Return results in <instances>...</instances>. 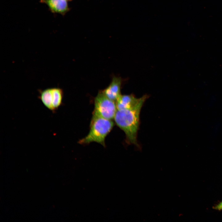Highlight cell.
<instances>
[{
	"label": "cell",
	"instance_id": "cell-1",
	"mask_svg": "<svg viewBox=\"0 0 222 222\" xmlns=\"http://www.w3.org/2000/svg\"><path fill=\"white\" fill-rule=\"evenodd\" d=\"M148 97L145 95L140 98L138 103L131 108L117 110L114 119L116 125L124 132L127 142L138 147L139 146L137 135L140 124V114Z\"/></svg>",
	"mask_w": 222,
	"mask_h": 222
},
{
	"label": "cell",
	"instance_id": "cell-5",
	"mask_svg": "<svg viewBox=\"0 0 222 222\" xmlns=\"http://www.w3.org/2000/svg\"><path fill=\"white\" fill-rule=\"evenodd\" d=\"M121 82L120 77H113L109 85L102 92L109 99L116 102L121 95Z\"/></svg>",
	"mask_w": 222,
	"mask_h": 222
},
{
	"label": "cell",
	"instance_id": "cell-4",
	"mask_svg": "<svg viewBox=\"0 0 222 222\" xmlns=\"http://www.w3.org/2000/svg\"><path fill=\"white\" fill-rule=\"evenodd\" d=\"M63 97L62 89L57 88L39 91V98L48 109L55 112L61 105Z\"/></svg>",
	"mask_w": 222,
	"mask_h": 222
},
{
	"label": "cell",
	"instance_id": "cell-6",
	"mask_svg": "<svg viewBox=\"0 0 222 222\" xmlns=\"http://www.w3.org/2000/svg\"><path fill=\"white\" fill-rule=\"evenodd\" d=\"M68 1L65 0H40L47 5L49 10L54 14L65 15L70 10Z\"/></svg>",
	"mask_w": 222,
	"mask_h": 222
},
{
	"label": "cell",
	"instance_id": "cell-9",
	"mask_svg": "<svg viewBox=\"0 0 222 222\" xmlns=\"http://www.w3.org/2000/svg\"><path fill=\"white\" fill-rule=\"evenodd\" d=\"M65 0L67 1L68 2H69V1H72V0Z\"/></svg>",
	"mask_w": 222,
	"mask_h": 222
},
{
	"label": "cell",
	"instance_id": "cell-3",
	"mask_svg": "<svg viewBox=\"0 0 222 222\" xmlns=\"http://www.w3.org/2000/svg\"><path fill=\"white\" fill-rule=\"evenodd\" d=\"M93 115L112 120L117 110L116 102L107 98L102 91L99 92L94 99Z\"/></svg>",
	"mask_w": 222,
	"mask_h": 222
},
{
	"label": "cell",
	"instance_id": "cell-7",
	"mask_svg": "<svg viewBox=\"0 0 222 222\" xmlns=\"http://www.w3.org/2000/svg\"><path fill=\"white\" fill-rule=\"evenodd\" d=\"M139 98H137L133 94L121 95L116 102L117 110L131 108L138 102Z\"/></svg>",
	"mask_w": 222,
	"mask_h": 222
},
{
	"label": "cell",
	"instance_id": "cell-2",
	"mask_svg": "<svg viewBox=\"0 0 222 222\" xmlns=\"http://www.w3.org/2000/svg\"><path fill=\"white\" fill-rule=\"evenodd\" d=\"M114 125V123L112 120L93 115L89 133L85 137L80 140L79 143L86 144L95 142L105 146V138Z\"/></svg>",
	"mask_w": 222,
	"mask_h": 222
},
{
	"label": "cell",
	"instance_id": "cell-8",
	"mask_svg": "<svg viewBox=\"0 0 222 222\" xmlns=\"http://www.w3.org/2000/svg\"><path fill=\"white\" fill-rule=\"evenodd\" d=\"M213 208L216 210L219 211L222 210V201L217 204L213 207Z\"/></svg>",
	"mask_w": 222,
	"mask_h": 222
}]
</instances>
